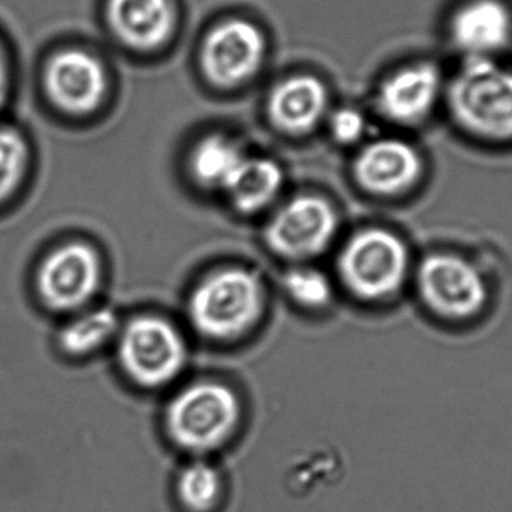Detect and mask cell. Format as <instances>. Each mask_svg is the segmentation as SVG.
I'll use <instances>...</instances> for the list:
<instances>
[{
	"label": "cell",
	"mask_w": 512,
	"mask_h": 512,
	"mask_svg": "<svg viewBox=\"0 0 512 512\" xmlns=\"http://www.w3.org/2000/svg\"><path fill=\"white\" fill-rule=\"evenodd\" d=\"M327 107V93L321 81L309 75L289 78L271 93V119L280 129L292 134L309 131Z\"/></svg>",
	"instance_id": "15"
},
{
	"label": "cell",
	"mask_w": 512,
	"mask_h": 512,
	"mask_svg": "<svg viewBox=\"0 0 512 512\" xmlns=\"http://www.w3.org/2000/svg\"><path fill=\"white\" fill-rule=\"evenodd\" d=\"M108 23L129 47L153 50L173 32V8L168 0H110Z\"/></svg>",
	"instance_id": "14"
},
{
	"label": "cell",
	"mask_w": 512,
	"mask_h": 512,
	"mask_svg": "<svg viewBox=\"0 0 512 512\" xmlns=\"http://www.w3.org/2000/svg\"><path fill=\"white\" fill-rule=\"evenodd\" d=\"M364 117L360 111L343 108L337 111L331 119V131L334 137L342 143H354L364 132Z\"/></svg>",
	"instance_id": "22"
},
{
	"label": "cell",
	"mask_w": 512,
	"mask_h": 512,
	"mask_svg": "<svg viewBox=\"0 0 512 512\" xmlns=\"http://www.w3.org/2000/svg\"><path fill=\"white\" fill-rule=\"evenodd\" d=\"M261 283L254 273L231 268L204 280L192 295L195 327L215 339L239 336L261 312Z\"/></svg>",
	"instance_id": "3"
},
{
	"label": "cell",
	"mask_w": 512,
	"mask_h": 512,
	"mask_svg": "<svg viewBox=\"0 0 512 512\" xmlns=\"http://www.w3.org/2000/svg\"><path fill=\"white\" fill-rule=\"evenodd\" d=\"M442 75L433 63H415L391 75L379 92V107L394 122H420L435 108Z\"/></svg>",
	"instance_id": "13"
},
{
	"label": "cell",
	"mask_w": 512,
	"mask_h": 512,
	"mask_svg": "<svg viewBox=\"0 0 512 512\" xmlns=\"http://www.w3.org/2000/svg\"><path fill=\"white\" fill-rule=\"evenodd\" d=\"M409 256L402 240L384 230L355 236L340 256V274L348 288L366 300L388 297L402 286Z\"/></svg>",
	"instance_id": "4"
},
{
	"label": "cell",
	"mask_w": 512,
	"mask_h": 512,
	"mask_svg": "<svg viewBox=\"0 0 512 512\" xmlns=\"http://www.w3.org/2000/svg\"><path fill=\"white\" fill-rule=\"evenodd\" d=\"M44 89L57 110L72 116L92 113L107 93L104 66L87 51L69 48L53 54L44 69Z\"/></svg>",
	"instance_id": "8"
},
{
	"label": "cell",
	"mask_w": 512,
	"mask_h": 512,
	"mask_svg": "<svg viewBox=\"0 0 512 512\" xmlns=\"http://www.w3.org/2000/svg\"><path fill=\"white\" fill-rule=\"evenodd\" d=\"M336 227V213L327 201L318 197H300L274 216L265 239L277 254L306 258L327 248Z\"/></svg>",
	"instance_id": "9"
},
{
	"label": "cell",
	"mask_w": 512,
	"mask_h": 512,
	"mask_svg": "<svg viewBox=\"0 0 512 512\" xmlns=\"http://www.w3.org/2000/svg\"><path fill=\"white\" fill-rule=\"evenodd\" d=\"M243 161L245 156L236 143L221 135H213L201 141L195 149L192 171L203 185L227 188Z\"/></svg>",
	"instance_id": "17"
},
{
	"label": "cell",
	"mask_w": 512,
	"mask_h": 512,
	"mask_svg": "<svg viewBox=\"0 0 512 512\" xmlns=\"http://www.w3.org/2000/svg\"><path fill=\"white\" fill-rule=\"evenodd\" d=\"M282 185V171L268 159H246L227 185L233 203L242 212H256L267 206Z\"/></svg>",
	"instance_id": "16"
},
{
	"label": "cell",
	"mask_w": 512,
	"mask_h": 512,
	"mask_svg": "<svg viewBox=\"0 0 512 512\" xmlns=\"http://www.w3.org/2000/svg\"><path fill=\"white\" fill-rule=\"evenodd\" d=\"M420 155L414 147L399 140L370 144L355 162V176L367 191L394 195L411 188L421 176Z\"/></svg>",
	"instance_id": "12"
},
{
	"label": "cell",
	"mask_w": 512,
	"mask_h": 512,
	"mask_svg": "<svg viewBox=\"0 0 512 512\" xmlns=\"http://www.w3.org/2000/svg\"><path fill=\"white\" fill-rule=\"evenodd\" d=\"M117 330L116 313L107 307L72 319L60 331V348L69 355H87L101 348Z\"/></svg>",
	"instance_id": "18"
},
{
	"label": "cell",
	"mask_w": 512,
	"mask_h": 512,
	"mask_svg": "<svg viewBox=\"0 0 512 512\" xmlns=\"http://www.w3.org/2000/svg\"><path fill=\"white\" fill-rule=\"evenodd\" d=\"M417 286L424 304L442 318H471L487 300L484 277L462 256H427L418 268Z\"/></svg>",
	"instance_id": "6"
},
{
	"label": "cell",
	"mask_w": 512,
	"mask_h": 512,
	"mask_svg": "<svg viewBox=\"0 0 512 512\" xmlns=\"http://www.w3.org/2000/svg\"><path fill=\"white\" fill-rule=\"evenodd\" d=\"M451 116L486 140H512V72L492 59H468L448 89Z\"/></svg>",
	"instance_id": "1"
},
{
	"label": "cell",
	"mask_w": 512,
	"mask_h": 512,
	"mask_svg": "<svg viewBox=\"0 0 512 512\" xmlns=\"http://www.w3.org/2000/svg\"><path fill=\"white\" fill-rule=\"evenodd\" d=\"M9 96V68L5 54L0 48V111L5 107Z\"/></svg>",
	"instance_id": "23"
},
{
	"label": "cell",
	"mask_w": 512,
	"mask_h": 512,
	"mask_svg": "<svg viewBox=\"0 0 512 512\" xmlns=\"http://www.w3.org/2000/svg\"><path fill=\"white\" fill-rule=\"evenodd\" d=\"M264 51V36L258 27L243 20L227 21L213 29L204 42V72L218 86H236L255 74Z\"/></svg>",
	"instance_id": "10"
},
{
	"label": "cell",
	"mask_w": 512,
	"mask_h": 512,
	"mask_svg": "<svg viewBox=\"0 0 512 512\" xmlns=\"http://www.w3.org/2000/svg\"><path fill=\"white\" fill-rule=\"evenodd\" d=\"M283 285L288 294L303 306H324L331 297L327 277L315 270H292L286 274Z\"/></svg>",
	"instance_id": "21"
},
{
	"label": "cell",
	"mask_w": 512,
	"mask_h": 512,
	"mask_svg": "<svg viewBox=\"0 0 512 512\" xmlns=\"http://www.w3.org/2000/svg\"><path fill=\"white\" fill-rule=\"evenodd\" d=\"M451 38L468 59H492L512 36V15L501 0H471L451 20Z\"/></svg>",
	"instance_id": "11"
},
{
	"label": "cell",
	"mask_w": 512,
	"mask_h": 512,
	"mask_svg": "<svg viewBox=\"0 0 512 512\" xmlns=\"http://www.w3.org/2000/svg\"><path fill=\"white\" fill-rule=\"evenodd\" d=\"M239 421L236 394L213 382L186 388L167 411V429L174 444L194 454L221 448L236 432Z\"/></svg>",
	"instance_id": "2"
},
{
	"label": "cell",
	"mask_w": 512,
	"mask_h": 512,
	"mask_svg": "<svg viewBox=\"0 0 512 512\" xmlns=\"http://www.w3.org/2000/svg\"><path fill=\"white\" fill-rule=\"evenodd\" d=\"M222 493L221 475L206 462H192L177 478V495L191 512H210L218 505Z\"/></svg>",
	"instance_id": "19"
},
{
	"label": "cell",
	"mask_w": 512,
	"mask_h": 512,
	"mask_svg": "<svg viewBox=\"0 0 512 512\" xmlns=\"http://www.w3.org/2000/svg\"><path fill=\"white\" fill-rule=\"evenodd\" d=\"M99 279L101 262L95 249L86 243H66L41 262L36 288L48 309L71 312L90 301Z\"/></svg>",
	"instance_id": "7"
},
{
	"label": "cell",
	"mask_w": 512,
	"mask_h": 512,
	"mask_svg": "<svg viewBox=\"0 0 512 512\" xmlns=\"http://www.w3.org/2000/svg\"><path fill=\"white\" fill-rule=\"evenodd\" d=\"M29 158V146L23 135L12 128H0V203L9 200L20 188Z\"/></svg>",
	"instance_id": "20"
},
{
	"label": "cell",
	"mask_w": 512,
	"mask_h": 512,
	"mask_svg": "<svg viewBox=\"0 0 512 512\" xmlns=\"http://www.w3.org/2000/svg\"><path fill=\"white\" fill-rule=\"evenodd\" d=\"M185 357L182 337L164 319H135L129 322L120 339V363L144 387H159L173 381L183 369Z\"/></svg>",
	"instance_id": "5"
}]
</instances>
